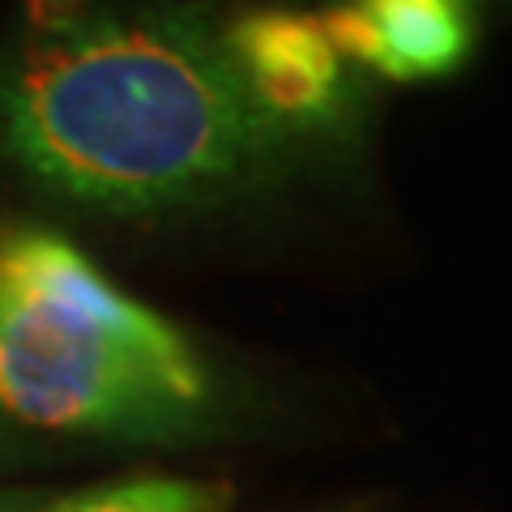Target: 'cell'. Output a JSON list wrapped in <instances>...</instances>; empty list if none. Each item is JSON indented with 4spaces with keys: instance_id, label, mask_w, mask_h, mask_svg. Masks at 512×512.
<instances>
[{
    "instance_id": "1",
    "label": "cell",
    "mask_w": 512,
    "mask_h": 512,
    "mask_svg": "<svg viewBox=\"0 0 512 512\" xmlns=\"http://www.w3.org/2000/svg\"><path fill=\"white\" fill-rule=\"evenodd\" d=\"M0 154L120 218L218 210L329 154L256 103L227 18L188 0H30L0 47Z\"/></svg>"
},
{
    "instance_id": "2",
    "label": "cell",
    "mask_w": 512,
    "mask_h": 512,
    "mask_svg": "<svg viewBox=\"0 0 512 512\" xmlns=\"http://www.w3.org/2000/svg\"><path fill=\"white\" fill-rule=\"evenodd\" d=\"M222 384L188 333L47 227H0V453L30 440L188 444Z\"/></svg>"
},
{
    "instance_id": "3",
    "label": "cell",
    "mask_w": 512,
    "mask_h": 512,
    "mask_svg": "<svg viewBox=\"0 0 512 512\" xmlns=\"http://www.w3.org/2000/svg\"><path fill=\"white\" fill-rule=\"evenodd\" d=\"M235 64L269 116L295 137L333 150L359 128V82L333 52L316 13L252 9L227 18Z\"/></svg>"
},
{
    "instance_id": "4",
    "label": "cell",
    "mask_w": 512,
    "mask_h": 512,
    "mask_svg": "<svg viewBox=\"0 0 512 512\" xmlns=\"http://www.w3.org/2000/svg\"><path fill=\"white\" fill-rule=\"evenodd\" d=\"M316 22L346 64L389 82H436L474 47L466 0H342Z\"/></svg>"
},
{
    "instance_id": "5",
    "label": "cell",
    "mask_w": 512,
    "mask_h": 512,
    "mask_svg": "<svg viewBox=\"0 0 512 512\" xmlns=\"http://www.w3.org/2000/svg\"><path fill=\"white\" fill-rule=\"evenodd\" d=\"M39 512H231V487L210 478L141 474L69 495H47Z\"/></svg>"
},
{
    "instance_id": "6",
    "label": "cell",
    "mask_w": 512,
    "mask_h": 512,
    "mask_svg": "<svg viewBox=\"0 0 512 512\" xmlns=\"http://www.w3.org/2000/svg\"><path fill=\"white\" fill-rule=\"evenodd\" d=\"M47 500L43 491H26V487H13V491H0V512H39V504Z\"/></svg>"
}]
</instances>
